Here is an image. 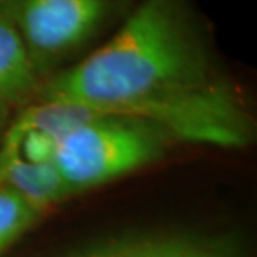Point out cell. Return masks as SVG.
<instances>
[{
  "mask_svg": "<svg viewBox=\"0 0 257 257\" xmlns=\"http://www.w3.org/2000/svg\"><path fill=\"white\" fill-rule=\"evenodd\" d=\"M39 72L73 55L92 39L113 10L111 0H2Z\"/></svg>",
  "mask_w": 257,
  "mask_h": 257,
  "instance_id": "3957f363",
  "label": "cell"
},
{
  "mask_svg": "<svg viewBox=\"0 0 257 257\" xmlns=\"http://www.w3.org/2000/svg\"><path fill=\"white\" fill-rule=\"evenodd\" d=\"M40 211L25 199L0 186V254L36 221Z\"/></svg>",
  "mask_w": 257,
  "mask_h": 257,
  "instance_id": "52a82bcc",
  "label": "cell"
},
{
  "mask_svg": "<svg viewBox=\"0 0 257 257\" xmlns=\"http://www.w3.org/2000/svg\"><path fill=\"white\" fill-rule=\"evenodd\" d=\"M159 153V139L146 124L97 116L59 139L52 162L72 193L126 175L150 163Z\"/></svg>",
  "mask_w": 257,
  "mask_h": 257,
  "instance_id": "7a4b0ae2",
  "label": "cell"
},
{
  "mask_svg": "<svg viewBox=\"0 0 257 257\" xmlns=\"http://www.w3.org/2000/svg\"><path fill=\"white\" fill-rule=\"evenodd\" d=\"M0 2H2V0H0Z\"/></svg>",
  "mask_w": 257,
  "mask_h": 257,
  "instance_id": "ba28073f",
  "label": "cell"
},
{
  "mask_svg": "<svg viewBox=\"0 0 257 257\" xmlns=\"http://www.w3.org/2000/svg\"><path fill=\"white\" fill-rule=\"evenodd\" d=\"M74 257H227L217 250L182 240H140L110 244Z\"/></svg>",
  "mask_w": 257,
  "mask_h": 257,
  "instance_id": "8992f818",
  "label": "cell"
},
{
  "mask_svg": "<svg viewBox=\"0 0 257 257\" xmlns=\"http://www.w3.org/2000/svg\"><path fill=\"white\" fill-rule=\"evenodd\" d=\"M36 86V67L18 29L0 8V101L23 100Z\"/></svg>",
  "mask_w": 257,
  "mask_h": 257,
  "instance_id": "5b68a950",
  "label": "cell"
},
{
  "mask_svg": "<svg viewBox=\"0 0 257 257\" xmlns=\"http://www.w3.org/2000/svg\"><path fill=\"white\" fill-rule=\"evenodd\" d=\"M0 186L19 194L40 213L70 193L53 162L39 163L25 159L18 142L9 136L0 149Z\"/></svg>",
  "mask_w": 257,
  "mask_h": 257,
  "instance_id": "277c9868",
  "label": "cell"
},
{
  "mask_svg": "<svg viewBox=\"0 0 257 257\" xmlns=\"http://www.w3.org/2000/svg\"><path fill=\"white\" fill-rule=\"evenodd\" d=\"M40 92L46 103L139 120L194 143L240 147L251 138L186 0H142L107 42Z\"/></svg>",
  "mask_w": 257,
  "mask_h": 257,
  "instance_id": "6da1fadb",
  "label": "cell"
}]
</instances>
